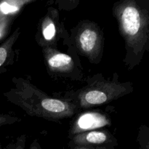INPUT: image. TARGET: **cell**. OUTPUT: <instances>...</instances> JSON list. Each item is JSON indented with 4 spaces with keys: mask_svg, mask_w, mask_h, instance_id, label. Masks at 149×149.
<instances>
[{
    "mask_svg": "<svg viewBox=\"0 0 149 149\" xmlns=\"http://www.w3.org/2000/svg\"><path fill=\"white\" fill-rule=\"evenodd\" d=\"M42 49L49 76L65 77L72 80L82 79L83 74L79 68V64H77L71 55L61 52L57 48L46 47Z\"/></svg>",
    "mask_w": 149,
    "mask_h": 149,
    "instance_id": "5",
    "label": "cell"
},
{
    "mask_svg": "<svg viewBox=\"0 0 149 149\" xmlns=\"http://www.w3.org/2000/svg\"><path fill=\"white\" fill-rule=\"evenodd\" d=\"M148 128L146 125L141 126L138 132V141L141 146V149H149Z\"/></svg>",
    "mask_w": 149,
    "mask_h": 149,
    "instance_id": "13",
    "label": "cell"
},
{
    "mask_svg": "<svg viewBox=\"0 0 149 149\" xmlns=\"http://www.w3.org/2000/svg\"><path fill=\"white\" fill-rule=\"evenodd\" d=\"M114 73L111 79H106L101 74L87 77L86 85L74 91L64 93L59 99L73 103L79 111L109 104L133 92L131 81H121Z\"/></svg>",
    "mask_w": 149,
    "mask_h": 149,
    "instance_id": "3",
    "label": "cell"
},
{
    "mask_svg": "<svg viewBox=\"0 0 149 149\" xmlns=\"http://www.w3.org/2000/svg\"><path fill=\"white\" fill-rule=\"evenodd\" d=\"M69 146H105L115 148L117 140L106 128L89 131L69 138Z\"/></svg>",
    "mask_w": 149,
    "mask_h": 149,
    "instance_id": "8",
    "label": "cell"
},
{
    "mask_svg": "<svg viewBox=\"0 0 149 149\" xmlns=\"http://www.w3.org/2000/svg\"><path fill=\"white\" fill-rule=\"evenodd\" d=\"M74 116L76 117L70 126L68 138L83 132L103 129L111 125L109 116L98 111H85Z\"/></svg>",
    "mask_w": 149,
    "mask_h": 149,
    "instance_id": "7",
    "label": "cell"
},
{
    "mask_svg": "<svg viewBox=\"0 0 149 149\" xmlns=\"http://www.w3.org/2000/svg\"><path fill=\"white\" fill-rule=\"evenodd\" d=\"M112 13L125 42L124 63L131 71L141 63L149 49L148 1H117L113 4Z\"/></svg>",
    "mask_w": 149,
    "mask_h": 149,
    "instance_id": "1",
    "label": "cell"
},
{
    "mask_svg": "<svg viewBox=\"0 0 149 149\" xmlns=\"http://www.w3.org/2000/svg\"><path fill=\"white\" fill-rule=\"evenodd\" d=\"M69 149H115V148L105 146H69Z\"/></svg>",
    "mask_w": 149,
    "mask_h": 149,
    "instance_id": "15",
    "label": "cell"
},
{
    "mask_svg": "<svg viewBox=\"0 0 149 149\" xmlns=\"http://www.w3.org/2000/svg\"><path fill=\"white\" fill-rule=\"evenodd\" d=\"M34 0H4L0 1V15L2 17L14 18L28 4Z\"/></svg>",
    "mask_w": 149,
    "mask_h": 149,
    "instance_id": "10",
    "label": "cell"
},
{
    "mask_svg": "<svg viewBox=\"0 0 149 149\" xmlns=\"http://www.w3.org/2000/svg\"><path fill=\"white\" fill-rule=\"evenodd\" d=\"M14 18L3 17L0 19V42L4 40L9 34Z\"/></svg>",
    "mask_w": 149,
    "mask_h": 149,
    "instance_id": "12",
    "label": "cell"
},
{
    "mask_svg": "<svg viewBox=\"0 0 149 149\" xmlns=\"http://www.w3.org/2000/svg\"><path fill=\"white\" fill-rule=\"evenodd\" d=\"M65 42L75 53L84 57L92 64H99L104 49L103 31L95 22L82 20L71 30Z\"/></svg>",
    "mask_w": 149,
    "mask_h": 149,
    "instance_id": "4",
    "label": "cell"
},
{
    "mask_svg": "<svg viewBox=\"0 0 149 149\" xmlns=\"http://www.w3.org/2000/svg\"><path fill=\"white\" fill-rule=\"evenodd\" d=\"M12 81L13 87L4 96L29 116L57 122L73 117L79 112L74 104L51 97L28 79L14 77Z\"/></svg>",
    "mask_w": 149,
    "mask_h": 149,
    "instance_id": "2",
    "label": "cell"
},
{
    "mask_svg": "<svg viewBox=\"0 0 149 149\" xmlns=\"http://www.w3.org/2000/svg\"><path fill=\"white\" fill-rule=\"evenodd\" d=\"M20 29L17 27L14 32L0 45V74L7 70V67L15 62L13 46L20 35Z\"/></svg>",
    "mask_w": 149,
    "mask_h": 149,
    "instance_id": "9",
    "label": "cell"
},
{
    "mask_svg": "<svg viewBox=\"0 0 149 149\" xmlns=\"http://www.w3.org/2000/svg\"><path fill=\"white\" fill-rule=\"evenodd\" d=\"M68 33L64 25L60 21L58 10L53 7H48L47 13L39 20L35 39L42 48L49 47L56 48L61 39L65 41Z\"/></svg>",
    "mask_w": 149,
    "mask_h": 149,
    "instance_id": "6",
    "label": "cell"
},
{
    "mask_svg": "<svg viewBox=\"0 0 149 149\" xmlns=\"http://www.w3.org/2000/svg\"><path fill=\"white\" fill-rule=\"evenodd\" d=\"M26 135H23L21 136L18 137L16 141L15 144L13 146V148L11 145L9 146L5 149H25V146H26ZM29 149H42L41 147L40 144H39V141L37 139L34 140L31 144L30 147Z\"/></svg>",
    "mask_w": 149,
    "mask_h": 149,
    "instance_id": "11",
    "label": "cell"
},
{
    "mask_svg": "<svg viewBox=\"0 0 149 149\" xmlns=\"http://www.w3.org/2000/svg\"><path fill=\"white\" fill-rule=\"evenodd\" d=\"M21 119L16 116H12L10 114H1L0 113V127L4 125H13L20 122Z\"/></svg>",
    "mask_w": 149,
    "mask_h": 149,
    "instance_id": "14",
    "label": "cell"
},
{
    "mask_svg": "<svg viewBox=\"0 0 149 149\" xmlns=\"http://www.w3.org/2000/svg\"><path fill=\"white\" fill-rule=\"evenodd\" d=\"M0 149H2V147H1V143H0Z\"/></svg>",
    "mask_w": 149,
    "mask_h": 149,
    "instance_id": "16",
    "label": "cell"
},
{
    "mask_svg": "<svg viewBox=\"0 0 149 149\" xmlns=\"http://www.w3.org/2000/svg\"><path fill=\"white\" fill-rule=\"evenodd\" d=\"M1 17H2V16H1V15H0V19H1Z\"/></svg>",
    "mask_w": 149,
    "mask_h": 149,
    "instance_id": "17",
    "label": "cell"
}]
</instances>
